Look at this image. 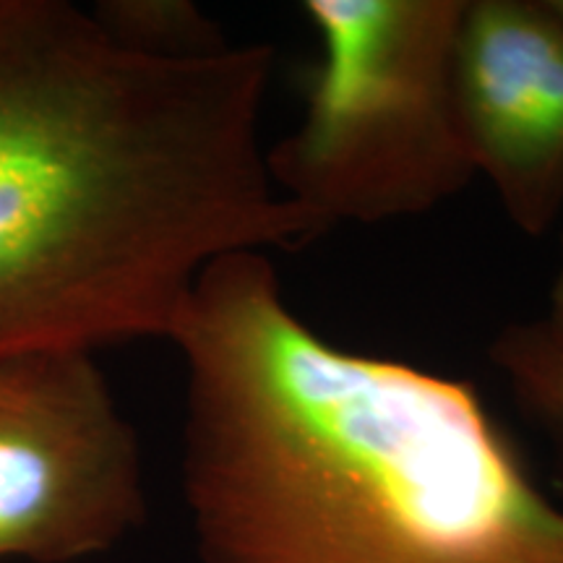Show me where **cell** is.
I'll list each match as a JSON object with an SVG mask.
<instances>
[{"instance_id":"cell-1","label":"cell","mask_w":563,"mask_h":563,"mask_svg":"<svg viewBox=\"0 0 563 563\" xmlns=\"http://www.w3.org/2000/svg\"><path fill=\"white\" fill-rule=\"evenodd\" d=\"M274 47L152 58L91 9L0 0V357L170 340L230 253L329 232L269 178Z\"/></svg>"},{"instance_id":"cell-2","label":"cell","mask_w":563,"mask_h":563,"mask_svg":"<svg viewBox=\"0 0 563 563\" xmlns=\"http://www.w3.org/2000/svg\"><path fill=\"white\" fill-rule=\"evenodd\" d=\"M167 342L201 563H563V506L475 386L323 340L269 253L209 264Z\"/></svg>"},{"instance_id":"cell-3","label":"cell","mask_w":563,"mask_h":563,"mask_svg":"<svg viewBox=\"0 0 563 563\" xmlns=\"http://www.w3.org/2000/svg\"><path fill=\"white\" fill-rule=\"evenodd\" d=\"M306 112L266 150L274 188L327 224L426 214L473 180L454 104L464 0H306Z\"/></svg>"},{"instance_id":"cell-4","label":"cell","mask_w":563,"mask_h":563,"mask_svg":"<svg viewBox=\"0 0 563 563\" xmlns=\"http://www.w3.org/2000/svg\"><path fill=\"white\" fill-rule=\"evenodd\" d=\"M144 519L136 431L95 355L0 357V561L91 559Z\"/></svg>"},{"instance_id":"cell-5","label":"cell","mask_w":563,"mask_h":563,"mask_svg":"<svg viewBox=\"0 0 563 563\" xmlns=\"http://www.w3.org/2000/svg\"><path fill=\"white\" fill-rule=\"evenodd\" d=\"M456 121L475 173L525 235L563 211V24L545 0H464Z\"/></svg>"},{"instance_id":"cell-6","label":"cell","mask_w":563,"mask_h":563,"mask_svg":"<svg viewBox=\"0 0 563 563\" xmlns=\"http://www.w3.org/2000/svg\"><path fill=\"white\" fill-rule=\"evenodd\" d=\"M488 352L519 410L551 443L555 488L563 496V342L543 319L514 321L496 334Z\"/></svg>"},{"instance_id":"cell-7","label":"cell","mask_w":563,"mask_h":563,"mask_svg":"<svg viewBox=\"0 0 563 563\" xmlns=\"http://www.w3.org/2000/svg\"><path fill=\"white\" fill-rule=\"evenodd\" d=\"M91 13L118 45L152 58H201L230 47L214 19L188 0H102Z\"/></svg>"},{"instance_id":"cell-8","label":"cell","mask_w":563,"mask_h":563,"mask_svg":"<svg viewBox=\"0 0 563 563\" xmlns=\"http://www.w3.org/2000/svg\"><path fill=\"white\" fill-rule=\"evenodd\" d=\"M543 321L548 323V329H551V332L563 342V243H561V264L551 287V306H548V316Z\"/></svg>"},{"instance_id":"cell-9","label":"cell","mask_w":563,"mask_h":563,"mask_svg":"<svg viewBox=\"0 0 563 563\" xmlns=\"http://www.w3.org/2000/svg\"><path fill=\"white\" fill-rule=\"evenodd\" d=\"M545 5L553 11V16L563 24V0H545Z\"/></svg>"}]
</instances>
